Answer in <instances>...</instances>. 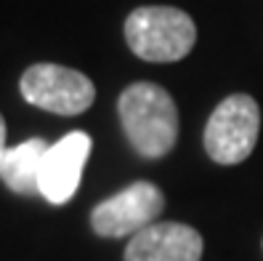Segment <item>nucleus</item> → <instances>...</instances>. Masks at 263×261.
Wrapping results in <instances>:
<instances>
[{"instance_id":"obj_1","label":"nucleus","mask_w":263,"mask_h":261,"mask_svg":"<svg viewBox=\"0 0 263 261\" xmlns=\"http://www.w3.org/2000/svg\"><path fill=\"white\" fill-rule=\"evenodd\" d=\"M117 115L128 144L146 160L165 158L178 142V110L157 83H133L117 99Z\"/></svg>"},{"instance_id":"obj_2","label":"nucleus","mask_w":263,"mask_h":261,"mask_svg":"<svg viewBox=\"0 0 263 261\" xmlns=\"http://www.w3.org/2000/svg\"><path fill=\"white\" fill-rule=\"evenodd\" d=\"M125 40L144 61H181L197 43V24L173 6H144L125 19Z\"/></svg>"},{"instance_id":"obj_3","label":"nucleus","mask_w":263,"mask_h":261,"mask_svg":"<svg viewBox=\"0 0 263 261\" xmlns=\"http://www.w3.org/2000/svg\"><path fill=\"white\" fill-rule=\"evenodd\" d=\"M258 133V101L247 94H231L213 110L205 126V152L218 165H237L253 155Z\"/></svg>"},{"instance_id":"obj_4","label":"nucleus","mask_w":263,"mask_h":261,"mask_svg":"<svg viewBox=\"0 0 263 261\" xmlns=\"http://www.w3.org/2000/svg\"><path fill=\"white\" fill-rule=\"evenodd\" d=\"M19 91L27 104L53 115H83L96 101V88L88 75L61 64H32L19 80Z\"/></svg>"},{"instance_id":"obj_5","label":"nucleus","mask_w":263,"mask_h":261,"mask_svg":"<svg viewBox=\"0 0 263 261\" xmlns=\"http://www.w3.org/2000/svg\"><path fill=\"white\" fill-rule=\"evenodd\" d=\"M165 195L152 181H133L90 211V227L99 237H133L160 219Z\"/></svg>"},{"instance_id":"obj_6","label":"nucleus","mask_w":263,"mask_h":261,"mask_svg":"<svg viewBox=\"0 0 263 261\" xmlns=\"http://www.w3.org/2000/svg\"><path fill=\"white\" fill-rule=\"evenodd\" d=\"M90 149L93 142L85 131H72L48 147L40 168V195L51 205H64L74 197Z\"/></svg>"},{"instance_id":"obj_7","label":"nucleus","mask_w":263,"mask_h":261,"mask_svg":"<svg viewBox=\"0 0 263 261\" xmlns=\"http://www.w3.org/2000/svg\"><path fill=\"white\" fill-rule=\"evenodd\" d=\"M202 235L181 221H154L136 232L125 248V261H199Z\"/></svg>"},{"instance_id":"obj_8","label":"nucleus","mask_w":263,"mask_h":261,"mask_svg":"<svg viewBox=\"0 0 263 261\" xmlns=\"http://www.w3.org/2000/svg\"><path fill=\"white\" fill-rule=\"evenodd\" d=\"M48 142L35 136L16 147H8L0 158V179L16 195H40V168L48 152Z\"/></svg>"},{"instance_id":"obj_9","label":"nucleus","mask_w":263,"mask_h":261,"mask_svg":"<svg viewBox=\"0 0 263 261\" xmlns=\"http://www.w3.org/2000/svg\"><path fill=\"white\" fill-rule=\"evenodd\" d=\"M6 149H8L6 147V120H3V115H0V158H3Z\"/></svg>"}]
</instances>
